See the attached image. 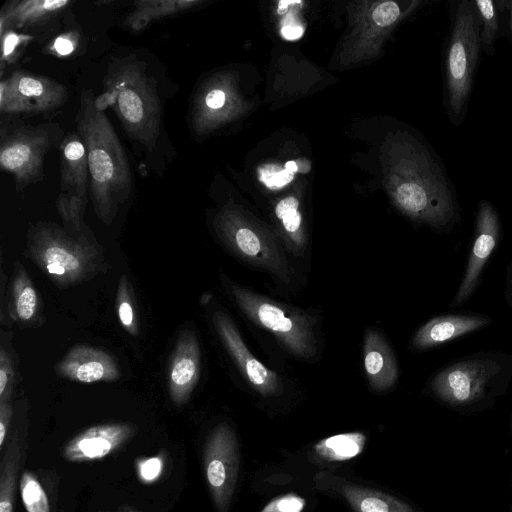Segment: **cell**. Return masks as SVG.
<instances>
[{
  "mask_svg": "<svg viewBox=\"0 0 512 512\" xmlns=\"http://www.w3.org/2000/svg\"><path fill=\"white\" fill-rule=\"evenodd\" d=\"M61 193L76 196L87 202L88 157L78 133H69L61 145Z\"/></svg>",
  "mask_w": 512,
  "mask_h": 512,
  "instance_id": "ac0fdd59",
  "label": "cell"
},
{
  "mask_svg": "<svg viewBox=\"0 0 512 512\" xmlns=\"http://www.w3.org/2000/svg\"><path fill=\"white\" fill-rule=\"evenodd\" d=\"M162 469V461L158 457L143 460L139 464V474L145 481L155 480Z\"/></svg>",
  "mask_w": 512,
  "mask_h": 512,
  "instance_id": "e575fe53",
  "label": "cell"
},
{
  "mask_svg": "<svg viewBox=\"0 0 512 512\" xmlns=\"http://www.w3.org/2000/svg\"><path fill=\"white\" fill-rule=\"evenodd\" d=\"M204 470L217 512H228L239 474V447L234 430L220 423L209 433L204 444Z\"/></svg>",
  "mask_w": 512,
  "mask_h": 512,
  "instance_id": "52a82bcc",
  "label": "cell"
},
{
  "mask_svg": "<svg viewBox=\"0 0 512 512\" xmlns=\"http://www.w3.org/2000/svg\"><path fill=\"white\" fill-rule=\"evenodd\" d=\"M480 23L474 1H460L455 10L445 62L446 105L455 125L465 117L482 49Z\"/></svg>",
  "mask_w": 512,
  "mask_h": 512,
  "instance_id": "8992f818",
  "label": "cell"
},
{
  "mask_svg": "<svg viewBox=\"0 0 512 512\" xmlns=\"http://www.w3.org/2000/svg\"><path fill=\"white\" fill-rule=\"evenodd\" d=\"M212 322L221 343L250 386L264 397L280 396L284 392L281 377L250 352L229 315L215 310Z\"/></svg>",
  "mask_w": 512,
  "mask_h": 512,
  "instance_id": "8fae6325",
  "label": "cell"
},
{
  "mask_svg": "<svg viewBox=\"0 0 512 512\" xmlns=\"http://www.w3.org/2000/svg\"><path fill=\"white\" fill-rule=\"evenodd\" d=\"M115 512H141V511H138L136 509H133V508H129V507H122V508H119L117 511Z\"/></svg>",
  "mask_w": 512,
  "mask_h": 512,
  "instance_id": "60d3db41",
  "label": "cell"
},
{
  "mask_svg": "<svg viewBox=\"0 0 512 512\" xmlns=\"http://www.w3.org/2000/svg\"><path fill=\"white\" fill-rule=\"evenodd\" d=\"M71 4L68 0H23L7 2L0 14L1 33L5 28L33 26L54 17Z\"/></svg>",
  "mask_w": 512,
  "mask_h": 512,
  "instance_id": "44dd1931",
  "label": "cell"
},
{
  "mask_svg": "<svg viewBox=\"0 0 512 512\" xmlns=\"http://www.w3.org/2000/svg\"><path fill=\"white\" fill-rule=\"evenodd\" d=\"M27 254L60 288L90 280L105 268L103 251L94 239L69 233L52 222H39L29 229Z\"/></svg>",
  "mask_w": 512,
  "mask_h": 512,
  "instance_id": "7a4b0ae2",
  "label": "cell"
},
{
  "mask_svg": "<svg viewBox=\"0 0 512 512\" xmlns=\"http://www.w3.org/2000/svg\"><path fill=\"white\" fill-rule=\"evenodd\" d=\"M132 423L118 422L92 426L73 437L63 449V457L71 462H86L106 457L136 432Z\"/></svg>",
  "mask_w": 512,
  "mask_h": 512,
  "instance_id": "9a60e30c",
  "label": "cell"
},
{
  "mask_svg": "<svg viewBox=\"0 0 512 512\" xmlns=\"http://www.w3.org/2000/svg\"><path fill=\"white\" fill-rule=\"evenodd\" d=\"M511 430H512V421H511Z\"/></svg>",
  "mask_w": 512,
  "mask_h": 512,
  "instance_id": "ee69618b",
  "label": "cell"
},
{
  "mask_svg": "<svg viewBox=\"0 0 512 512\" xmlns=\"http://www.w3.org/2000/svg\"><path fill=\"white\" fill-rule=\"evenodd\" d=\"M201 371V351L194 331L184 329L178 335L171 354L167 380L172 402L183 405L196 387Z\"/></svg>",
  "mask_w": 512,
  "mask_h": 512,
  "instance_id": "5bb4252c",
  "label": "cell"
},
{
  "mask_svg": "<svg viewBox=\"0 0 512 512\" xmlns=\"http://www.w3.org/2000/svg\"><path fill=\"white\" fill-rule=\"evenodd\" d=\"M510 4V28L512 33V1L509 2Z\"/></svg>",
  "mask_w": 512,
  "mask_h": 512,
  "instance_id": "7bdbcfd3",
  "label": "cell"
},
{
  "mask_svg": "<svg viewBox=\"0 0 512 512\" xmlns=\"http://www.w3.org/2000/svg\"><path fill=\"white\" fill-rule=\"evenodd\" d=\"M365 441L363 433H342L320 440L314 446V451L319 458L328 462L345 461L359 455Z\"/></svg>",
  "mask_w": 512,
  "mask_h": 512,
  "instance_id": "cb8c5ba5",
  "label": "cell"
},
{
  "mask_svg": "<svg viewBox=\"0 0 512 512\" xmlns=\"http://www.w3.org/2000/svg\"><path fill=\"white\" fill-rule=\"evenodd\" d=\"M116 311L122 327L131 335L139 332L136 303L130 281L122 275L116 293Z\"/></svg>",
  "mask_w": 512,
  "mask_h": 512,
  "instance_id": "d4e9b609",
  "label": "cell"
},
{
  "mask_svg": "<svg viewBox=\"0 0 512 512\" xmlns=\"http://www.w3.org/2000/svg\"><path fill=\"white\" fill-rule=\"evenodd\" d=\"M508 292H509V298H510V301H512V274H511V276H510V282H509Z\"/></svg>",
  "mask_w": 512,
  "mask_h": 512,
  "instance_id": "b9f144b4",
  "label": "cell"
},
{
  "mask_svg": "<svg viewBox=\"0 0 512 512\" xmlns=\"http://www.w3.org/2000/svg\"><path fill=\"white\" fill-rule=\"evenodd\" d=\"M298 207H299V201L295 197H292V196L286 197L276 205V207H275L276 217H279L290 210L298 209Z\"/></svg>",
  "mask_w": 512,
  "mask_h": 512,
  "instance_id": "8d00e7d4",
  "label": "cell"
},
{
  "mask_svg": "<svg viewBox=\"0 0 512 512\" xmlns=\"http://www.w3.org/2000/svg\"><path fill=\"white\" fill-rule=\"evenodd\" d=\"M223 285L238 308L254 324L271 333L290 355L311 360L316 357V318L222 277Z\"/></svg>",
  "mask_w": 512,
  "mask_h": 512,
  "instance_id": "5b68a950",
  "label": "cell"
},
{
  "mask_svg": "<svg viewBox=\"0 0 512 512\" xmlns=\"http://www.w3.org/2000/svg\"><path fill=\"white\" fill-rule=\"evenodd\" d=\"M198 0H141L134 2V8L127 18V25L133 30L143 29L151 21L175 15L198 5Z\"/></svg>",
  "mask_w": 512,
  "mask_h": 512,
  "instance_id": "7402d4cb",
  "label": "cell"
},
{
  "mask_svg": "<svg viewBox=\"0 0 512 512\" xmlns=\"http://www.w3.org/2000/svg\"><path fill=\"white\" fill-rule=\"evenodd\" d=\"M85 201L76 196L60 193L56 206L65 224L73 233H82Z\"/></svg>",
  "mask_w": 512,
  "mask_h": 512,
  "instance_id": "83f0119b",
  "label": "cell"
},
{
  "mask_svg": "<svg viewBox=\"0 0 512 512\" xmlns=\"http://www.w3.org/2000/svg\"><path fill=\"white\" fill-rule=\"evenodd\" d=\"M363 362L370 387L375 391L392 388L398 379L393 350L381 332L368 329L364 336Z\"/></svg>",
  "mask_w": 512,
  "mask_h": 512,
  "instance_id": "e0dca14e",
  "label": "cell"
},
{
  "mask_svg": "<svg viewBox=\"0 0 512 512\" xmlns=\"http://www.w3.org/2000/svg\"><path fill=\"white\" fill-rule=\"evenodd\" d=\"M219 234L227 249L238 259L286 284L291 282L293 273L289 262L270 236L229 216L220 224Z\"/></svg>",
  "mask_w": 512,
  "mask_h": 512,
  "instance_id": "ba28073f",
  "label": "cell"
},
{
  "mask_svg": "<svg viewBox=\"0 0 512 512\" xmlns=\"http://www.w3.org/2000/svg\"><path fill=\"white\" fill-rule=\"evenodd\" d=\"M9 290V317L23 326L38 322L41 317V299L25 268L18 262L14 263Z\"/></svg>",
  "mask_w": 512,
  "mask_h": 512,
  "instance_id": "ffe728a7",
  "label": "cell"
},
{
  "mask_svg": "<svg viewBox=\"0 0 512 512\" xmlns=\"http://www.w3.org/2000/svg\"><path fill=\"white\" fill-rule=\"evenodd\" d=\"M306 501L301 496L288 493L275 497L260 512H302Z\"/></svg>",
  "mask_w": 512,
  "mask_h": 512,
  "instance_id": "4dcf8cb0",
  "label": "cell"
},
{
  "mask_svg": "<svg viewBox=\"0 0 512 512\" xmlns=\"http://www.w3.org/2000/svg\"><path fill=\"white\" fill-rule=\"evenodd\" d=\"M67 89L57 81L16 71L0 83V112L39 114L63 106Z\"/></svg>",
  "mask_w": 512,
  "mask_h": 512,
  "instance_id": "30bf717a",
  "label": "cell"
},
{
  "mask_svg": "<svg viewBox=\"0 0 512 512\" xmlns=\"http://www.w3.org/2000/svg\"><path fill=\"white\" fill-rule=\"evenodd\" d=\"M20 493L27 512H50L46 493L31 472L25 471L22 473Z\"/></svg>",
  "mask_w": 512,
  "mask_h": 512,
  "instance_id": "4316f807",
  "label": "cell"
},
{
  "mask_svg": "<svg viewBox=\"0 0 512 512\" xmlns=\"http://www.w3.org/2000/svg\"><path fill=\"white\" fill-rule=\"evenodd\" d=\"M31 39L26 35L17 34L11 30H7L1 34L2 40V62L10 61L16 56V50L25 42Z\"/></svg>",
  "mask_w": 512,
  "mask_h": 512,
  "instance_id": "1f68e13d",
  "label": "cell"
},
{
  "mask_svg": "<svg viewBox=\"0 0 512 512\" xmlns=\"http://www.w3.org/2000/svg\"><path fill=\"white\" fill-rule=\"evenodd\" d=\"M295 3L300 4V3H301V1H295V0H290V1H288V0H281V1L279 2V5H278V10H277L278 14L282 15V14L286 13V12H287V9H288V7H287V6H288L289 4H295Z\"/></svg>",
  "mask_w": 512,
  "mask_h": 512,
  "instance_id": "f35d334b",
  "label": "cell"
},
{
  "mask_svg": "<svg viewBox=\"0 0 512 512\" xmlns=\"http://www.w3.org/2000/svg\"><path fill=\"white\" fill-rule=\"evenodd\" d=\"M55 372L62 378L79 383L114 382L121 377L113 355L85 344L71 347L55 365Z\"/></svg>",
  "mask_w": 512,
  "mask_h": 512,
  "instance_id": "4fadbf2b",
  "label": "cell"
},
{
  "mask_svg": "<svg viewBox=\"0 0 512 512\" xmlns=\"http://www.w3.org/2000/svg\"><path fill=\"white\" fill-rule=\"evenodd\" d=\"M285 169H287L291 173L298 171V167L295 161H288L285 164Z\"/></svg>",
  "mask_w": 512,
  "mask_h": 512,
  "instance_id": "ab89813d",
  "label": "cell"
},
{
  "mask_svg": "<svg viewBox=\"0 0 512 512\" xmlns=\"http://www.w3.org/2000/svg\"><path fill=\"white\" fill-rule=\"evenodd\" d=\"M15 381V363L10 352L0 349V403L10 402Z\"/></svg>",
  "mask_w": 512,
  "mask_h": 512,
  "instance_id": "f1b7e54d",
  "label": "cell"
},
{
  "mask_svg": "<svg viewBox=\"0 0 512 512\" xmlns=\"http://www.w3.org/2000/svg\"><path fill=\"white\" fill-rule=\"evenodd\" d=\"M78 42V35L76 33L68 32L58 36L51 49L60 56H67L71 54Z\"/></svg>",
  "mask_w": 512,
  "mask_h": 512,
  "instance_id": "836d02e7",
  "label": "cell"
},
{
  "mask_svg": "<svg viewBox=\"0 0 512 512\" xmlns=\"http://www.w3.org/2000/svg\"><path fill=\"white\" fill-rule=\"evenodd\" d=\"M482 23L481 44L487 55L495 54V37L498 32V12L495 2L490 0L474 1Z\"/></svg>",
  "mask_w": 512,
  "mask_h": 512,
  "instance_id": "484cf974",
  "label": "cell"
},
{
  "mask_svg": "<svg viewBox=\"0 0 512 512\" xmlns=\"http://www.w3.org/2000/svg\"><path fill=\"white\" fill-rule=\"evenodd\" d=\"M499 230L500 223L496 210L491 203L481 201L477 212L473 246L463 280L451 303L452 307L463 304L476 289L483 267L497 245Z\"/></svg>",
  "mask_w": 512,
  "mask_h": 512,
  "instance_id": "7c38bea8",
  "label": "cell"
},
{
  "mask_svg": "<svg viewBox=\"0 0 512 512\" xmlns=\"http://www.w3.org/2000/svg\"><path fill=\"white\" fill-rule=\"evenodd\" d=\"M50 126L19 127L2 133L1 168L12 173L17 185L25 187L42 177L44 155L53 143Z\"/></svg>",
  "mask_w": 512,
  "mask_h": 512,
  "instance_id": "9c48e42d",
  "label": "cell"
},
{
  "mask_svg": "<svg viewBox=\"0 0 512 512\" xmlns=\"http://www.w3.org/2000/svg\"><path fill=\"white\" fill-rule=\"evenodd\" d=\"M512 378V355L489 352L451 363L430 381L434 396L453 408H470L505 391Z\"/></svg>",
  "mask_w": 512,
  "mask_h": 512,
  "instance_id": "3957f363",
  "label": "cell"
},
{
  "mask_svg": "<svg viewBox=\"0 0 512 512\" xmlns=\"http://www.w3.org/2000/svg\"><path fill=\"white\" fill-rule=\"evenodd\" d=\"M105 85L104 98L127 134L145 148H153L160 132L161 105L144 67L131 61L114 64Z\"/></svg>",
  "mask_w": 512,
  "mask_h": 512,
  "instance_id": "277c9868",
  "label": "cell"
},
{
  "mask_svg": "<svg viewBox=\"0 0 512 512\" xmlns=\"http://www.w3.org/2000/svg\"><path fill=\"white\" fill-rule=\"evenodd\" d=\"M76 123L88 157L93 208L98 218L109 224L130 195V165L99 99L89 90L81 94Z\"/></svg>",
  "mask_w": 512,
  "mask_h": 512,
  "instance_id": "6da1fadb",
  "label": "cell"
},
{
  "mask_svg": "<svg viewBox=\"0 0 512 512\" xmlns=\"http://www.w3.org/2000/svg\"><path fill=\"white\" fill-rule=\"evenodd\" d=\"M399 15V6L395 2L388 1L375 8L372 17L377 25L386 27L393 24Z\"/></svg>",
  "mask_w": 512,
  "mask_h": 512,
  "instance_id": "d6a6232c",
  "label": "cell"
},
{
  "mask_svg": "<svg viewBox=\"0 0 512 512\" xmlns=\"http://www.w3.org/2000/svg\"><path fill=\"white\" fill-rule=\"evenodd\" d=\"M12 418V406L10 402L0 403V450L4 448L5 440Z\"/></svg>",
  "mask_w": 512,
  "mask_h": 512,
  "instance_id": "d590c367",
  "label": "cell"
},
{
  "mask_svg": "<svg viewBox=\"0 0 512 512\" xmlns=\"http://www.w3.org/2000/svg\"><path fill=\"white\" fill-rule=\"evenodd\" d=\"M303 29L299 26H285L282 28V35L288 40H295L302 36Z\"/></svg>",
  "mask_w": 512,
  "mask_h": 512,
  "instance_id": "74e56055",
  "label": "cell"
},
{
  "mask_svg": "<svg viewBox=\"0 0 512 512\" xmlns=\"http://www.w3.org/2000/svg\"><path fill=\"white\" fill-rule=\"evenodd\" d=\"M278 165L268 164L259 167V180L270 189H279L294 178V173L289 172L285 167L279 169Z\"/></svg>",
  "mask_w": 512,
  "mask_h": 512,
  "instance_id": "f546056e",
  "label": "cell"
},
{
  "mask_svg": "<svg viewBox=\"0 0 512 512\" xmlns=\"http://www.w3.org/2000/svg\"><path fill=\"white\" fill-rule=\"evenodd\" d=\"M334 489L355 512H417L408 503L387 493L363 487L329 475Z\"/></svg>",
  "mask_w": 512,
  "mask_h": 512,
  "instance_id": "d6986e66",
  "label": "cell"
},
{
  "mask_svg": "<svg viewBox=\"0 0 512 512\" xmlns=\"http://www.w3.org/2000/svg\"><path fill=\"white\" fill-rule=\"evenodd\" d=\"M21 445L19 435L13 431L1 459L0 512H13L17 474L20 466Z\"/></svg>",
  "mask_w": 512,
  "mask_h": 512,
  "instance_id": "603a6c76",
  "label": "cell"
},
{
  "mask_svg": "<svg viewBox=\"0 0 512 512\" xmlns=\"http://www.w3.org/2000/svg\"><path fill=\"white\" fill-rule=\"evenodd\" d=\"M491 320L482 315L449 314L435 317L422 325L413 335L411 346L427 350L483 328Z\"/></svg>",
  "mask_w": 512,
  "mask_h": 512,
  "instance_id": "2e32d148",
  "label": "cell"
}]
</instances>
